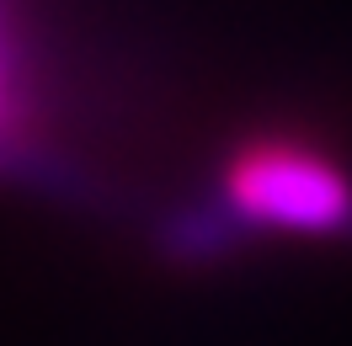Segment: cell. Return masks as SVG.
Listing matches in <instances>:
<instances>
[{
  "label": "cell",
  "mask_w": 352,
  "mask_h": 346,
  "mask_svg": "<svg viewBox=\"0 0 352 346\" xmlns=\"http://www.w3.org/2000/svg\"><path fill=\"white\" fill-rule=\"evenodd\" d=\"M245 235L251 229L241 224V214L214 192V197H198V203H182L171 214H160L155 251L171 261V266H214V261L235 256L245 245Z\"/></svg>",
  "instance_id": "obj_3"
},
{
  "label": "cell",
  "mask_w": 352,
  "mask_h": 346,
  "mask_svg": "<svg viewBox=\"0 0 352 346\" xmlns=\"http://www.w3.org/2000/svg\"><path fill=\"white\" fill-rule=\"evenodd\" d=\"M219 197L241 214L251 235L256 229L352 235V176L309 144H288V139L245 144L224 171Z\"/></svg>",
  "instance_id": "obj_1"
},
{
  "label": "cell",
  "mask_w": 352,
  "mask_h": 346,
  "mask_svg": "<svg viewBox=\"0 0 352 346\" xmlns=\"http://www.w3.org/2000/svg\"><path fill=\"white\" fill-rule=\"evenodd\" d=\"M0 176L27 181L59 197H86V176L59 154L38 150L22 128V43H16V5L0 0Z\"/></svg>",
  "instance_id": "obj_2"
}]
</instances>
